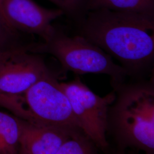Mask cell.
<instances>
[{
	"mask_svg": "<svg viewBox=\"0 0 154 154\" xmlns=\"http://www.w3.org/2000/svg\"><path fill=\"white\" fill-rule=\"evenodd\" d=\"M50 74L42 57L28 51L25 46L0 65V105L24 95L33 85Z\"/></svg>",
	"mask_w": 154,
	"mask_h": 154,
	"instance_id": "cell-6",
	"label": "cell"
},
{
	"mask_svg": "<svg viewBox=\"0 0 154 154\" xmlns=\"http://www.w3.org/2000/svg\"><path fill=\"white\" fill-rule=\"evenodd\" d=\"M19 38V32L8 23L0 10V52L24 46L20 44Z\"/></svg>",
	"mask_w": 154,
	"mask_h": 154,
	"instance_id": "cell-12",
	"label": "cell"
},
{
	"mask_svg": "<svg viewBox=\"0 0 154 154\" xmlns=\"http://www.w3.org/2000/svg\"><path fill=\"white\" fill-rule=\"evenodd\" d=\"M18 118L21 154H57L62 144L77 131L47 126Z\"/></svg>",
	"mask_w": 154,
	"mask_h": 154,
	"instance_id": "cell-8",
	"label": "cell"
},
{
	"mask_svg": "<svg viewBox=\"0 0 154 154\" xmlns=\"http://www.w3.org/2000/svg\"><path fill=\"white\" fill-rule=\"evenodd\" d=\"M74 23L75 34L116 58L131 75L154 62L153 16L101 9L87 11Z\"/></svg>",
	"mask_w": 154,
	"mask_h": 154,
	"instance_id": "cell-1",
	"label": "cell"
},
{
	"mask_svg": "<svg viewBox=\"0 0 154 154\" xmlns=\"http://www.w3.org/2000/svg\"><path fill=\"white\" fill-rule=\"evenodd\" d=\"M97 146L80 130L72 133L62 144L57 154H92L97 153Z\"/></svg>",
	"mask_w": 154,
	"mask_h": 154,
	"instance_id": "cell-11",
	"label": "cell"
},
{
	"mask_svg": "<svg viewBox=\"0 0 154 154\" xmlns=\"http://www.w3.org/2000/svg\"><path fill=\"white\" fill-rule=\"evenodd\" d=\"M2 1V0H0V5H1V4Z\"/></svg>",
	"mask_w": 154,
	"mask_h": 154,
	"instance_id": "cell-15",
	"label": "cell"
},
{
	"mask_svg": "<svg viewBox=\"0 0 154 154\" xmlns=\"http://www.w3.org/2000/svg\"><path fill=\"white\" fill-rule=\"evenodd\" d=\"M21 119L69 130L82 129L66 94L51 74L35 83L24 94Z\"/></svg>",
	"mask_w": 154,
	"mask_h": 154,
	"instance_id": "cell-4",
	"label": "cell"
},
{
	"mask_svg": "<svg viewBox=\"0 0 154 154\" xmlns=\"http://www.w3.org/2000/svg\"><path fill=\"white\" fill-rule=\"evenodd\" d=\"M28 50L54 56L65 71L77 74L108 75L111 78L113 88L123 83L127 76L131 75L125 68L116 64L112 57L99 47L79 35H69L57 28L49 40L28 45Z\"/></svg>",
	"mask_w": 154,
	"mask_h": 154,
	"instance_id": "cell-3",
	"label": "cell"
},
{
	"mask_svg": "<svg viewBox=\"0 0 154 154\" xmlns=\"http://www.w3.org/2000/svg\"><path fill=\"white\" fill-rule=\"evenodd\" d=\"M66 94L79 126L98 148L106 149L108 116L110 106L116 98V91L100 97L77 77L69 82H58Z\"/></svg>",
	"mask_w": 154,
	"mask_h": 154,
	"instance_id": "cell-5",
	"label": "cell"
},
{
	"mask_svg": "<svg viewBox=\"0 0 154 154\" xmlns=\"http://www.w3.org/2000/svg\"><path fill=\"white\" fill-rule=\"evenodd\" d=\"M101 9L154 16V0H86L85 13Z\"/></svg>",
	"mask_w": 154,
	"mask_h": 154,
	"instance_id": "cell-9",
	"label": "cell"
},
{
	"mask_svg": "<svg viewBox=\"0 0 154 154\" xmlns=\"http://www.w3.org/2000/svg\"><path fill=\"white\" fill-rule=\"evenodd\" d=\"M114 90L116 98L109 110L108 130L118 148H134L154 154L153 83H123Z\"/></svg>",
	"mask_w": 154,
	"mask_h": 154,
	"instance_id": "cell-2",
	"label": "cell"
},
{
	"mask_svg": "<svg viewBox=\"0 0 154 154\" xmlns=\"http://www.w3.org/2000/svg\"><path fill=\"white\" fill-rule=\"evenodd\" d=\"M63 11L64 16L73 23L85 14L86 0H47Z\"/></svg>",
	"mask_w": 154,
	"mask_h": 154,
	"instance_id": "cell-13",
	"label": "cell"
},
{
	"mask_svg": "<svg viewBox=\"0 0 154 154\" xmlns=\"http://www.w3.org/2000/svg\"><path fill=\"white\" fill-rule=\"evenodd\" d=\"M0 10L6 21L17 31L49 40L55 31L53 22L63 16L61 9L39 5L34 0H2Z\"/></svg>",
	"mask_w": 154,
	"mask_h": 154,
	"instance_id": "cell-7",
	"label": "cell"
},
{
	"mask_svg": "<svg viewBox=\"0 0 154 154\" xmlns=\"http://www.w3.org/2000/svg\"><path fill=\"white\" fill-rule=\"evenodd\" d=\"M25 46H22L21 48H18L16 49L12 50H9V51H3V52H0V65L3 63L4 61L7 60L9 58H10L11 56L16 53L18 51L20 50L21 49L23 48H24Z\"/></svg>",
	"mask_w": 154,
	"mask_h": 154,
	"instance_id": "cell-14",
	"label": "cell"
},
{
	"mask_svg": "<svg viewBox=\"0 0 154 154\" xmlns=\"http://www.w3.org/2000/svg\"><path fill=\"white\" fill-rule=\"evenodd\" d=\"M19 138L18 117L0 111V154H18Z\"/></svg>",
	"mask_w": 154,
	"mask_h": 154,
	"instance_id": "cell-10",
	"label": "cell"
}]
</instances>
